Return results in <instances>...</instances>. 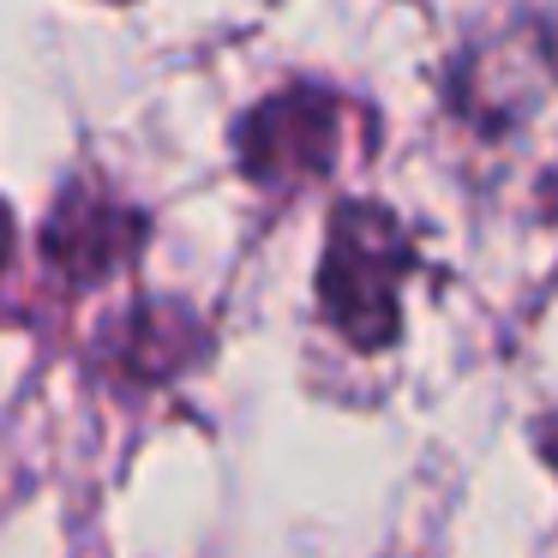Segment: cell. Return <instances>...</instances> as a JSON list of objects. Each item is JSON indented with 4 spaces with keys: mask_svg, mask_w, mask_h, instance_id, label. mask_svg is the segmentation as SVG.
Listing matches in <instances>:
<instances>
[{
    "mask_svg": "<svg viewBox=\"0 0 558 558\" xmlns=\"http://www.w3.org/2000/svg\"><path fill=\"white\" fill-rule=\"evenodd\" d=\"M402 270H409V246L390 210L378 205H349L330 229V253H325V313L361 349L397 330V294H402Z\"/></svg>",
    "mask_w": 558,
    "mask_h": 558,
    "instance_id": "obj_1",
    "label": "cell"
},
{
    "mask_svg": "<svg viewBox=\"0 0 558 558\" xmlns=\"http://www.w3.org/2000/svg\"><path fill=\"white\" fill-rule=\"evenodd\" d=\"M241 157L253 181L301 186L318 181L337 157V102L325 90H282L270 97L253 121L241 126Z\"/></svg>",
    "mask_w": 558,
    "mask_h": 558,
    "instance_id": "obj_2",
    "label": "cell"
},
{
    "mask_svg": "<svg viewBox=\"0 0 558 558\" xmlns=\"http://www.w3.org/2000/svg\"><path fill=\"white\" fill-rule=\"evenodd\" d=\"M7 253H13V217H7V205H0V265H7Z\"/></svg>",
    "mask_w": 558,
    "mask_h": 558,
    "instance_id": "obj_3",
    "label": "cell"
}]
</instances>
